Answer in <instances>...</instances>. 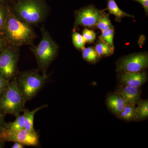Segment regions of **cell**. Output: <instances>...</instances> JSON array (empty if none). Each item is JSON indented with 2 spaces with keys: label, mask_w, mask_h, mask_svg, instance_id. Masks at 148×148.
Here are the masks:
<instances>
[{
  "label": "cell",
  "mask_w": 148,
  "mask_h": 148,
  "mask_svg": "<svg viewBox=\"0 0 148 148\" xmlns=\"http://www.w3.org/2000/svg\"><path fill=\"white\" fill-rule=\"evenodd\" d=\"M24 101L14 78L0 95V110L5 113L17 116L24 110Z\"/></svg>",
  "instance_id": "1"
},
{
  "label": "cell",
  "mask_w": 148,
  "mask_h": 148,
  "mask_svg": "<svg viewBox=\"0 0 148 148\" xmlns=\"http://www.w3.org/2000/svg\"><path fill=\"white\" fill-rule=\"evenodd\" d=\"M47 79L45 74L35 72L25 73L17 80L19 90L25 101L32 100L45 84Z\"/></svg>",
  "instance_id": "2"
},
{
  "label": "cell",
  "mask_w": 148,
  "mask_h": 148,
  "mask_svg": "<svg viewBox=\"0 0 148 148\" xmlns=\"http://www.w3.org/2000/svg\"><path fill=\"white\" fill-rule=\"evenodd\" d=\"M14 8L21 19L30 24L40 21L44 12V5L42 0H19Z\"/></svg>",
  "instance_id": "3"
},
{
  "label": "cell",
  "mask_w": 148,
  "mask_h": 148,
  "mask_svg": "<svg viewBox=\"0 0 148 148\" xmlns=\"http://www.w3.org/2000/svg\"><path fill=\"white\" fill-rule=\"evenodd\" d=\"M148 66V53L140 52L121 58L117 62L116 71L135 73L145 71Z\"/></svg>",
  "instance_id": "4"
},
{
  "label": "cell",
  "mask_w": 148,
  "mask_h": 148,
  "mask_svg": "<svg viewBox=\"0 0 148 148\" xmlns=\"http://www.w3.org/2000/svg\"><path fill=\"white\" fill-rule=\"evenodd\" d=\"M57 51V45L47 33L43 31L41 40L34 50L40 66L43 68L47 67L55 57Z\"/></svg>",
  "instance_id": "5"
},
{
  "label": "cell",
  "mask_w": 148,
  "mask_h": 148,
  "mask_svg": "<svg viewBox=\"0 0 148 148\" xmlns=\"http://www.w3.org/2000/svg\"><path fill=\"white\" fill-rule=\"evenodd\" d=\"M0 140L6 142H17L24 146L36 147L39 144V136L36 132L24 129L11 131L3 128L0 131Z\"/></svg>",
  "instance_id": "6"
},
{
  "label": "cell",
  "mask_w": 148,
  "mask_h": 148,
  "mask_svg": "<svg viewBox=\"0 0 148 148\" xmlns=\"http://www.w3.org/2000/svg\"><path fill=\"white\" fill-rule=\"evenodd\" d=\"M7 32L10 38L16 42L26 41L32 34V30L28 25L15 17L9 19L7 25Z\"/></svg>",
  "instance_id": "7"
},
{
  "label": "cell",
  "mask_w": 148,
  "mask_h": 148,
  "mask_svg": "<svg viewBox=\"0 0 148 148\" xmlns=\"http://www.w3.org/2000/svg\"><path fill=\"white\" fill-rule=\"evenodd\" d=\"M101 15V11L93 5H88L77 11L75 26L95 28Z\"/></svg>",
  "instance_id": "8"
},
{
  "label": "cell",
  "mask_w": 148,
  "mask_h": 148,
  "mask_svg": "<svg viewBox=\"0 0 148 148\" xmlns=\"http://www.w3.org/2000/svg\"><path fill=\"white\" fill-rule=\"evenodd\" d=\"M16 60L15 54L6 50L0 54V75L5 79L10 78L16 70Z\"/></svg>",
  "instance_id": "9"
},
{
  "label": "cell",
  "mask_w": 148,
  "mask_h": 148,
  "mask_svg": "<svg viewBox=\"0 0 148 148\" xmlns=\"http://www.w3.org/2000/svg\"><path fill=\"white\" fill-rule=\"evenodd\" d=\"M119 73L122 84L140 88L147 81V74L145 71L135 73L123 72Z\"/></svg>",
  "instance_id": "10"
},
{
  "label": "cell",
  "mask_w": 148,
  "mask_h": 148,
  "mask_svg": "<svg viewBox=\"0 0 148 148\" xmlns=\"http://www.w3.org/2000/svg\"><path fill=\"white\" fill-rule=\"evenodd\" d=\"M115 92L125 101L127 105L136 106L140 100L141 90L140 88L121 84L117 88Z\"/></svg>",
  "instance_id": "11"
},
{
  "label": "cell",
  "mask_w": 148,
  "mask_h": 148,
  "mask_svg": "<svg viewBox=\"0 0 148 148\" xmlns=\"http://www.w3.org/2000/svg\"><path fill=\"white\" fill-rule=\"evenodd\" d=\"M106 103L109 110L117 116L127 105L125 101L116 92L108 96Z\"/></svg>",
  "instance_id": "12"
},
{
  "label": "cell",
  "mask_w": 148,
  "mask_h": 148,
  "mask_svg": "<svg viewBox=\"0 0 148 148\" xmlns=\"http://www.w3.org/2000/svg\"><path fill=\"white\" fill-rule=\"evenodd\" d=\"M107 10L109 14H113L115 16L116 21H121L122 18L125 16L134 18L133 15L125 12L119 7L115 0H108Z\"/></svg>",
  "instance_id": "13"
},
{
  "label": "cell",
  "mask_w": 148,
  "mask_h": 148,
  "mask_svg": "<svg viewBox=\"0 0 148 148\" xmlns=\"http://www.w3.org/2000/svg\"><path fill=\"white\" fill-rule=\"evenodd\" d=\"M46 107V105L41 106L33 110L32 111L24 110V128L31 132H35L34 128V119L35 114L37 112Z\"/></svg>",
  "instance_id": "14"
},
{
  "label": "cell",
  "mask_w": 148,
  "mask_h": 148,
  "mask_svg": "<svg viewBox=\"0 0 148 148\" xmlns=\"http://www.w3.org/2000/svg\"><path fill=\"white\" fill-rule=\"evenodd\" d=\"M135 106V121L143 120L148 117V101L140 100Z\"/></svg>",
  "instance_id": "15"
},
{
  "label": "cell",
  "mask_w": 148,
  "mask_h": 148,
  "mask_svg": "<svg viewBox=\"0 0 148 148\" xmlns=\"http://www.w3.org/2000/svg\"><path fill=\"white\" fill-rule=\"evenodd\" d=\"M82 54L83 58L90 63H96L100 58L95 48L91 47L83 49Z\"/></svg>",
  "instance_id": "16"
},
{
  "label": "cell",
  "mask_w": 148,
  "mask_h": 148,
  "mask_svg": "<svg viewBox=\"0 0 148 148\" xmlns=\"http://www.w3.org/2000/svg\"><path fill=\"white\" fill-rule=\"evenodd\" d=\"M117 117L124 120L135 121V106L126 105Z\"/></svg>",
  "instance_id": "17"
},
{
  "label": "cell",
  "mask_w": 148,
  "mask_h": 148,
  "mask_svg": "<svg viewBox=\"0 0 148 148\" xmlns=\"http://www.w3.org/2000/svg\"><path fill=\"white\" fill-rule=\"evenodd\" d=\"M101 15L98 23L95 27L96 29L101 30V31L109 29L114 28L112 25L109 15L104 11H101Z\"/></svg>",
  "instance_id": "18"
},
{
  "label": "cell",
  "mask_w": 148,
  "mask_h": 148,
  "mask_svg": "<svg viewBox=\"0 0 148 148\" xmlns=\"http://www.w3.org/2000/svg\"><path fill=\"white\" fill-rule=\"evenodd\" d=\"M95 49L100 58L110 56L114 52V49H112L108 45L101 40L95 45Z\"/></svg>",
  "instance_id": "19"
},
{
  "label": "cell",
  "mask_w": 148,
  "mask_h": 148,
  "mask_svg": "<svg viewBox=\"0 0 148 148\" xmlns=\"http://www.w3.org/2000/svg\"><path fill=\"white\" fill-rule=\"evenodd\" d=\"M24 115H18L15 120L13 122L6 123L4 128L11 131H16L24 129Z\"/></svg>",
  "instance_id": "20"
},
{
  "label": "cell",
  "mask_w": 148,
  "mask_h": 148,
  "mask_svg": "<svg viewBox=\"0 0 148 148\" xmlns=\"http://www.w3.org/2000/svg\"><path fill=\"white\" fill-rule=\"evenodd\" d=\"M114 28L109 29L102 31L100 40L106 43L111 48L114 49Z\"/></svg>",
  "instance_id": "21"
},
{
  "label": "cell",
  "mask_w": 148,
  "mask_h": 148,
  "mask_svg": "<svg viewBox=\"0 0 148 148\" xmlns=\"http://www.w3.org/2000/svg\"><path fill=\"white\" fill-rule=\"evenodd\" d=\"M73 44L77 49H81L84 48L86 42L82 35L77 32H74L72 35Z\"/></svg>",
  "instance_id": "22"
},
{
  "label": "cell",
  "mask_w": 148,
  "mask_h": 148,
  "mask_svg": "<svg viewBox=\"0 0 148 148\" xmlns=\"http://www.w3.org/2000/svg\"><path fill=\"white\" fill-rule=\"evenodd\" d=\"M82 36L86 42L91 43L94 42L96 39V34L92 30L88 29H84L83 31Z\"/></svg>",
  "instance_id": "23"
},
{
  "label": "cell",
  "mask_w": 148,
  "mask_h": 148,
  "mask_svg": "<svg viewBox=\"0 0 148 148\" xmlns=\"http://www.w3.org/2000/svg\"><path fill=\"white\" fill-rule=\"evenodd\" d=\"M9 83L7 79H5L0 75V95L5 88L7 86Z\"/></svg>",
  "instance_id": "24"
},
{
  "label": "cell",
  "mask_w": 148,
  "mask_h": 148,
  "mask_svg": "<svg viewBox=\"0 0 148 148\" xmlns=\"http://www.w3.org/2000/svg\"><path fill=\"white\" fill-rule=\"evenodd\" d=\"M134 1L140 3L143 6L145 11L146 14L148 13V0H132Z\"/></svg>",
  "instance_id": "25"
},
{
  "label": "cell",
  "mask_w": 148,
  "mask_h": 148,
  "mask_svg": "<svg viewBox=\"0 0 148 148\" xmlns=\"http://www.w3.org/2000/svg\"><path fill=\"white\" fill-rule=\"evenodd\" d=\"M24 147V145L21 143L15 142L12 147V148H23Z\"/></svg>",
  "instance_id": "26"
},
{
  "label": "cell",
  "mask_w": 148,
  "mask_h": 148,
  "mask_svg": "<svg viewBox=\"0 0 148 148\" xmlns=\"http://www.w3.org/2000/svg\"><path fill=\"white\" fill-rule=\"evenodd\" d=\"M5 125V124H4L2 116L0 114V131L4 127Z\"/></svg>",
  "instance_id": "27"
},
{
  "label": "cell",
  "mask_w": 148,
  "mask_h": 148,
  "mask_svg": "<svg viewBox=\"0 0 148 148\" xmlns=\"http://www.w3.org/2000/svg\"><path fill=\"white\" fill-rule=\"evenodd\" d=\"M4 21L3 14L2 12L0 10V27L3 25Z\"/></svg>",
  "instance_id": "28"
},
{
  "label": "cell",
  "mask_w": 148,
  "mask_h": 148,
  "mask_svg": "<svg viewBox=\"0 0 148 148\" xmlns=\"http://www.w3.org/2000/svg\"><path fill=\"white\" fill-rule=\"evenodd\" d=\"M1 140H0V148H1L2 147V144L1 143Z\"/></svg>",
  "instance_id": "29"
},
{
  "label": "cell",
  "mask_w": 148,
  "mask_h": 148,
  "mask_svg": "<svg viewBox=\"0 0 148 148\" xmlns=\"http://www.w3.org/2000/svg\"><path fill=\"white\" fill-rule=\"evenodd\" d=\"M1 47V42H0V47Z\"/></svg>",
  "instance_id": "30"
},
{
  "label": "cell",
  "mask_w": 148,
  "mask_h": 148,
  "mask_svg": "<svg viewBox=\"0 0 148 148\" xmlns=\"http://www.w3.org/2000/svg\"><path fill=\"white\" fill-rule=\"evenodd\" d=\"M0 1H3V0H0Z\"/></svg>",
  "instance_id": "31"
}]
</instances>
